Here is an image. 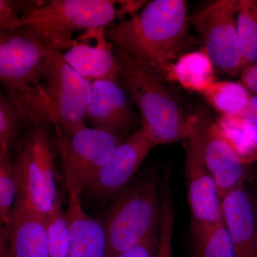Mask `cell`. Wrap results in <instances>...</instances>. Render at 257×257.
Here are the masks:
<instances>
[{"label": "cell", "instance_id": "cell-1", "mask_svg": "<svg viewBox=\"0 0 257 257\" xmlns=\"http://www.w3.org/2000/svg\"><path fill=\"white\" fill-rule=\"evenodd\" d=\"M189 17L184 0H155L140 14L106 30V38L172 81L174 64L188 46Z\"/></svg>", "mask_w": 257, "mask_h": 257}, {"label": "cell", "instance_id": "cell-2", "mask_svg": "<svg viewBox=\"0 0 257 257\" xmlns=\"http://www.w3.org/2000/svg\"><path fill=\"white\" fill-rule=\"evenodd\" d=\"M113 45L119 82L138 106L147 135L157 145L184 141L188 116L163 79L147 64Z\"/></svg>", "mask_w": 257, "mask_h": 257}, {"label": "cell", "instance_id": "cell-3", "mask_svg": "<svg viewBox=\"0 0 257 257\" xmlns=\"http://www.w3.org/2000/svg\"><path fill=\"white\" fill-rule=\"evenodd\" d=\"M125 14L124 1L52 0L45 2L12 30L25 32L50 50L60 52L77 43L74 37L76 32L104 29Z\"/></svg>", "mask_w": 257, "mask_h": 257}, {"label": "cell", "instance_id": "cell-4", "mask_svg": "<svg viewBox=\"0 0 257 257\" xmlns=\"http://www.w3.org/2000/svg\"><path fill=\"white\" fill-rule=\"evenodd\" d=\"M161 180L154 168L143 172L133 184L116 194L102 221L106 257H116L160 229Z\"/></svg>", "mask_w": 257, "mask_h": 257}, {"label": "cell", "instance_id": "cell-5", "mask_svg": "<svg viewBox=\"0 0 257 257\" xmlns=\"http://www.w3.org/2000/svg\"><path fill=\"white\" fill-rule=\"evenodd\" d=\"M48 121L26 126L16 145L14 162L18 170V197L46 219L60 204L57 189L56 150L58 149Z\"/></svg>", "mask_w": 257, "mask_h": 257}, {"label": "cell", "instance_id": "cell-6", "mask_svg": "<svg viewBox=\"0 0 257 257\" xmlns=\"http://www.w3.org/2000/svg\"><path fill=\"white\" fill-rule=\"evenodd\" d=\"M124 134L86 126L71 135L57 138L69 199L82 197L115 149L126 139Z\"/></svg>", "mask_w": 257, "mask_h": 257}, {"label": "cell", "instance_id": "cell-7", "mask_svg": "<svg viewBox=\"0 0 257 257\" xmlns=\"http://www.w3.org/2000/svg\"><path fill=\"white\" fill-rule=\"evenodd\" d=\"M92 84L72 68L62 53L52 51L43 89L50 103L56 138L67 136L86 126Z\"/></svg>", "mask_w": 257, "mask_h": 257}, {"label": "cell", "instance_id": "cell-8", "mask_svg": "<svg viewBox=\"0 0 257 257\" xmlns=\"http://www.w3.org/2000/svg\"><path fill=\"white\" fill-rule=\"evenodd\" d=\"M52 50L19 30L0 32V79L6 95L43 88Z\"/></svg>", "mask_w": 257, "mask_h": 257}, {"label": "cell", "instance_id": "cell-9", "mask_svg": "<svg viewBox=\"0 0 257 257\" xmlns=\"http://www.w3.org/2000/svg\"><path fill=\"white\" fill-rule=\"evenodd\" d=\"M217 186L221 200L228 193L244 185L245 165L219 135L207 112L188 116L187 137Z\"/></svg>", "mask_w": 257, "mask_h": 257}, {"label": "cell", "instance_id": "cell-10", "mask_svg": "<svg viewBox=\"0 0 257 257\" xmlns=\"http://www.w3.org/2000/svg\"><path fill=\"white\" fill-rule=\"evenodd\" d=\"M239 0H219L189 17L202 37L204 52L214 66L230 74L244 69L238 45L236 21Z\"/></svg>", "mask_w": 257, "mask_h": 257}, {"label": "cell", "instance_id": "cell-11", "mask_svg": "<svg viewBox=\"0 0 257 257\" xmlns=\"http://www.w3.org/2000/svg\"><path fill=\"white\" fill-rule=\"evenodd\" d=\"M156 146L142 126L115 149L84 192L94 200L106 202L124 188Z\"/></svg>", "mask_w": 257, "mask_h": 257}, {"label": "cell", "instance_id": "cell-12", "mask_svg": "<svg viewBox=\"0 0 257 257\" xmlns=\"http://www.w3.org/2000/svg\"><path fill=\"white\" fill-rule=\"evenodd\" d=\"M185 152L184 172L194 238L205 234L223 219L217 186L188 140L182 142Z\"/></svg>", "mask_w": 257, "mask_h": 257}, {"label": "cell", "instance_id": "cell-13", "mask_svg": "<svg viewBox=\"0 0 257 257\" xmlns=\"http://www.w3.org/2000/svg\"><path fill=\"white\" fill-rule=\"evenodd\" d=\"M0 229V257H49L47 219L21 198L9 226Z\"/></svg>", "mask_w": 257, "mask_h": 257}, {"label": "cell", "instance_id": "cell-14", "mask_svg": "<svg viewBox=\"0 0 257 257\" xmlns=\"http://www.w3.org/2000/svg\"><path fill=\"white\" fill-rule=\"evenodd\" d=\"M86 118L94 128L119 133H124L137 119L124 88L109 80L92 82Z\"/></svg>", "mask_w": 257, "mask_h": 257}, {"label": "cell", "instance_id": "cell-15", "mask_svg": "<svg viewBox=\"0 0 257 257\" xmlns=\"http://www.w3.org/2000/svg\"><path fill=\"white\" fill-rule=\"evenodd\" d=\"M94 45H90L83 35L78 37L77 43L62 54L64 60L81 77L89 82H119L114 45L106 38L105 30H94Z\"/></svg>", "mask_w": 257, "mask_h": 257}, {"label": "cell", "instance_id": "cell-16", "mask_svg": "<svg viewBox=\"0 0 257 257\" xmlns=\"http://www.w3.org/2000/svg\"><path fill=\"white\" fill-rule=\"evenodd\" d=\"M223 219L235 257H255L256 217L255 206L244 185L226 194L221 200Z\"/></svg>", "mask_w": 257, "mask_h": 257}, {"label": "cell", "instance_id": "cell-17", "mask_svg": "<svg viewBox=\"0 0 257 257\" xmlns=\"http://www.w3.org/2000/svg\"><path fill=\"white\" fill-rule=\"evenodd\" d=\"M64 215L69 229V257H106L104 225L83 210L81 197L69 199Z\"/></svg>", "mask_w": 257, "mask_h": 257}, {"label": "cell", "instance_id": "cell-18", "mask_svg": "<svg viewBox=\"0 0 257 257\" xmlns=\"http://www.w3.org/2000/svg\"><path fill=\"white\" fill-rule=\"evenodd\" d=\"M213 66L204 50L184 54L174 64L172 81L179 82L184 89L202 94L215 82Z\"/></svg>", "mask_w": 257, "mask_h": 257}, {"label": "cell", "instance_id": "cell-19", "mask_svg": "<svg viewBox=\"0 0 257 257\" xmlns=\"http://www.w3.org/2000/svg\"><path fill=\"white\" fill-rule=\"evenodd\" d=\"M202 94L221 115L226 116H240L252 96L242 83L231 81H215Z\"/></svg>", "mask_w": 257, "mask_h": 257}, {"label": "cell", "instance_id": "cell-20", "mask_svg": "<svg viewBox=\"0 0 257 257\" xmlns=\"http://www.w3.org/2000/svg\"><path fill=\"white\" fill-rule=\"evenodd\" d=\"M236 15L238 45L246 67L257 64V0H239Z\"/></svg>", "mask_w": 257, "mask_h": 257}, {"label": "cell", "instance_id": "cell-21", "mask_svg": "<svg viewBox=\"0 0 257 257\" xmlns=\"http://www.w3.org/2000/svg\"><path fill=\"white\" fill-rule=\"evenodd\" d=\"M214 126L245 165L257 160V145L245 133L239 116L221 115Z\"/></svg>", "mask_w": 257, "mask_h": 257}, {"label": "cell", "instance_id": "cell-22", "mask_svg": "<svg viewBox=\"0 0 257 257\" xmlns=\"http://www.w3.org/2000/svg\"><path fill=\"white\" fill-rule=\"evenodd\" d=\"M28 120L5 94L0 95V156L10 155Z\"/></svg>", "mask_w": 257, "mask_h": 257}, {"label": "cell", "instance_id": "cell-23", "mask_svg": "<svg viewBox=\"0 0 257 257\" xmlns=\"http://www.w3.org/2000/svg\"><path fill=\"white\" fill-rule=\"evenodd\" d=\"M19 192L18 170L10 155L0 156V219L8 228Z\"/></svg>", "mask_w": 257, "mask_h": 257}, {"label": "cell", "instance_id": "cell-24", "mask_svg": "<svg viewBox=\"0 0 257 257\" xmlns=\"http://www.w3.org/2000/svg\"><path fill=\"white\" fill-rule=\"evenodd\" d=\"M194 257H235L224 219L205 234L194 238Z\"/></svg>", "mask_w": 257, "mask_h": 257}, {"label": "cell", "instance_id": "cell-25", "mask_svg": "<svg viewBox=\"0 0 257 257\" xmlns=\"http://www.w3.org/2000/svg\"><path fill=\"white\" fill-rule=\"evenodd\" d=\"M49 239V257H69V236L68 225L61 203L47 219Z\"/></svg>", "mask_w": 257, "mask_h": 257}, {"label": "cell", "instance_id": "cell-26", "mask_svg": "<svg viewBox=\"0 0 257 257\" xmlns=\"http://www.w3.org/2000/svg\"><path fill=\"white\" fill-rule=\"evenodd\" d=\"M162 219L160 232L158 257H172V239L175 226V210L170 184L164 183L161 187Z\"/></svg>", "mask_w": 257, "mask_h": 257}, {"label": "cell", "instance_id": "cell-27", "mask_svg": "<svg viewBox=\"0 0 257 257\" xmlns=\"http://www.w3.org/2000/svg\"><path fill=\"white\" fill-rule=\"evenodd\" d=\"M45 3L33 0H0V30H12Z\"/></svg>", "mask_w": 257, "mask_h": 257}, {"label": "cell", "instance_id": "cell-28", "mask_svg": "<svg viewBox=\"0 0 257 257\" xmlns=\"http://www.w3.org/2000/svg\"><path fill=\"white\" fill-rule=\"evenodd\" d=\"M160 232L155 231L136 246L120 253L116 257H158Z\"/></svg>", "mask_w": 257, "mask_h": 257}, {"label": "cell", "instance_id": "cell-29", "mask_svg": "<svg viewBox=\"0 0 257 257\" xmlns=\"http://www.w3.org/2000/svg\"><path fill=\"white\" fill-rule=\"evenodd\" d=\"M243 130L257 145V98L251 96L249 102L239 116Z\"/></svg>", "mask_w": 257, "mask_h": 257}, {"label": "cell", "instance_id": "cell-30", "mask_svg": "<svg viewBox=\"0 0 257 257\" xmlns=\"http://www.w3.org/2000/svg\"><path fill=\"white\" fill-rule=\"evenodd\" d=\"M241 83L251 95L257 98V64L247 66L243 69Z\"/></svg>", "mask_w": 257, "mask_h": 257}, {"label": "cell", "instance_id": "cell-31", "mask_svg": "<svg viewBox=\"0 0 257 257\" xmlns=\"http://www.w3.org/2000/svg\"><path fill=\"white\" fill-rule=\"evenodd\" d=\"M255 210H256V249H255V257H257V204L255 207Z\"/></svg>", "mask_w": 257, "mask_h": 257}]
</instances>
